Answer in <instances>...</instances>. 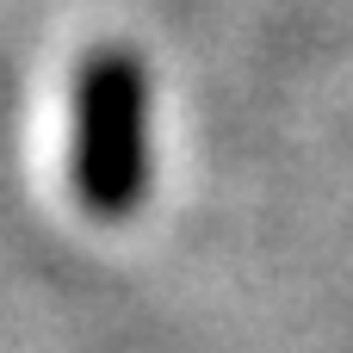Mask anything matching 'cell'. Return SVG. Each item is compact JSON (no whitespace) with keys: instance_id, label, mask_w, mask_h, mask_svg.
I'll return each instance as SVG.
<instances>
[{"instance_id":"6da1fadb","label":"cell","mask_w":353,"mask_h":353,"mask_svg":"<svg viewBox=\"0 0 353 353\" xmlns=\"http://www.w3.org/2000/svg\"><path fill=\"white\" fill-rule=\"evenodd\" d=\"M68 186L99 223L137 217L155 186V81L130 43H99L74 68Z\"/></svg>"}]
</instances>
